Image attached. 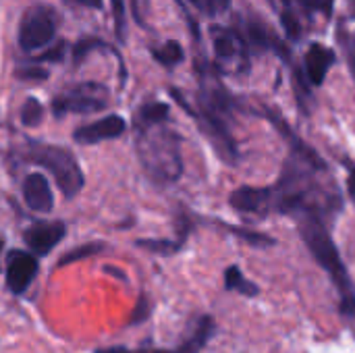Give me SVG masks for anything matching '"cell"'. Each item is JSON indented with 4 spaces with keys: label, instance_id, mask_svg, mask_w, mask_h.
I'll return each mask as SVG.
<instances>
[{
    "label": "cell",
    "instance_id": "6da1fadb",
    "mask_svg": "<svg viewBox=\"0 0 355 353\" xmlns=\"http://www.w3.org/2000/svg\"><path fill=\"white\" fill-rule=\"evenodd\" d=\"M297 233L316 264L331 277L339 293V312L345 318H355V283L333 239V225L320 216L295 218Z\"/></svg>",
    "mask_w": 355,
    "mask_h": 353
},
{
    "label": "cell",
    "instance_id": "7a4b0ae2",
    "mask_svg": "<svg viewBox=\"0 0 355 353\" xmlns=\"http://www.w3.org/2000/svg\"><path fill=\"white\" fill-rule=\"evenodd\" d=\"M137 158L146 177L154 185H173L185 173L181 156V137L173 129H166L162 125L139 131Z\"/></svg>",
    "mask_w": 355,
    "mask_h": 353
},
{
    "label": "cell",
    "instance_id": "3957f363",
    "mask_svg": "<svg viewBox=\"0 0 355 353\" xmlns=\"http://www.w3.org/2000/svg\"><path fill=\"white\" fill-rule=\"evenodd\" d=\"M29 158L52 175L54 185L60 189V193L67 200H73L83 189L85 175H83L77 158L73 156V152H69L67 148L46 146V144L31 146Z\"/></svg>",
    "mask_w": 355,
    "mask_h": 353
},
{
    "label": "cell",
    "instance_id": "277c9868",
    "mask_svg": "<svg viewBox=\"0 0 355 353\" xmlns=\"http://www.w3.org/2000/svg\"><path fill=\"white\" fill-rule=\"evenodd\" d=\"M56 35V15L50 6L27 8L17 31V44L23 52L46 48Z\"/></svg>",
    "mask_w": 355,
    "mask_h": 353
},
{
    "label": "cell",
    "instance_id": "5b68a950",
    "mask_svg": "<svg viewBox=\"0 0 355 353\" xmlns=\"http://www.w3.org/2000/svg\"><path fill=\"white\" fill-rule=\"evenodd\" d=\"M108 106V89L100 83H81L52 100V114H92Z\"/></svg>",
    "mask_w": 355,
    "mask_h": 353
},
{
    "label": "cell",
    "instance_id": "8992f818",
    "mask_svg": "<svg viewBox=\"0 0 355 353\" xmlns=\"http://www.w3.org/2000/svg\"><path fill=\"white\" fill-rule=\"evenodd\" d=\"M212 46L218 64L223 71H248L250 67V48L237 27H212Z\"/></svg>",
    "mask_w": 355,
    "mask_h": 353
},
{
    "label": "cell",
    "instance_id": "52a82bcc",
    "mask_svg": "<svg viewBox=\"0 0 355 353\" xmlns=\"http://www.w3.org/2000/svg\"><path fill=\"white\" fill-rule=\"evenodd\" d=\"M237 29L241 31V35H243V40H245V44H248V48H250V52L252 50H256V52H277L287 64H291L293 69H295V64H293V60H291V50L287 48V44L260 19V17H256V15H248L245 19H241V23L237 21Z\"/></svg>",
    "mask_w": 355,
    "mask_h": 353
},
{
    "label": "cell",
    "instance_id": "ba28073f",
    "mask_svg": "<svg viewBox=\"0 0 355 353\" xmlns=\"http://www.w3.org/2000/svg\"><path fill=\"white\" fill-rule=\"evenodd\" d=\"M229 206L243 216L266 218L275 214L272 208V187H256V185H239L229 193Z\"/></svg>",
    "mask_w": 355,
    "mask_h": 353
},
{
    "label": "cell",
    "instance_id": "9c48e42d",
    "mask_svg": "<svg viewBox=\"0 0 355 353\" xmlns=\"http://www.w3.org/2000/svg\"><path fill=\"white\" fill-rule=\"evenodd\" d=\"M37 268H40L37 256H33L31 252H21V250L10 252L4 268V281L8 291L12 295L25 293L33 283V279L37 277Z\"/></svg>",
    "mask_w": 355,
    "mask_h": 353
},
{
    "label": "cell",
    "instance_id": "30bf717a",
    "mask_svg": "<svg viewBox=\"0 0 355 353\" xmlns=\"http://www.w3.org/2000/svg\"><path fill=\"white\" fill-rule=\"evenodd\" d=\"M281 4H283V10H281L283 25H285L289 37L297 40L304 31L300 15L312 17L316 12H324L327 17H331L335 0H281Z\"/></svg>",
    "mask_w": 355,
    "mask_h": 353
},
{
    "label": "cell",
    "instance_id": "8fae6325",
    "mask_svg": "<svg viewBox=\"0 0 355 353\" xmlns=\"http://www.w3.org/2000/svg\"><path fill=\"white\" fill-rule=\"evenodd\" d=\"M67 235V225L60 221H44L25 229L23 241L33 256H48Z\"/></svg>",
    "mask_w": 355,
    "mask_h": 353
},
{
    "label": "cell",
    "instance_id": "7c38bea8",
    "mask_svg": "<svg viewBox=\"0 0 355 353\" xmlns=\"http://www.w3.org/2000/svg\"><path fill=\"white\" fill-rule=\"evenodd\" d=\"M127 123L121 114H106L104 119H98L94 123L81 125L75 129L73 139L81 146H94V144H102L108 139H116L125 133Z\"/></svg>",
    "mask_w": 355,
    "mask_h": 353
},
{
    "label": "cell",
    "instance_id": "4fadbf2b",
    "mask_svg": "<svg viewBox=\"0 0 355 353\" xmlns=\"http://www.w3.org/2000/svg\"><path fill=\"white\" fill-rule=\"evenodd\" d=\"M21 193H23V202L25 206L35 212V214H48L54 208V193H52V185L46 179L44 173H29L23 179L21 185Z\"/></svg>",
    "mask_w": 355,
    "mask_h": 353
},
{
    "label": "cell",
    "instance_id": "5bb4252c",
    "mask_svg": "<svg viewBox=\"0 0 355 353\" xmlns=\"http://www.w3.org/2000/svg\"><path fill=\"white\" fill-rule=\"evenodd\" d=\"M337 62V52L320 42L310 44L304 56V75L312 87H320L327 81L329 71Z\"/></svg>",
    "mask_w": 355,
    "mask_h": 353
},
{
    "label": "cell",
    "instance_id": "9a60e30c",
    "mask_svg": "<svg viewBox=\"0 0 355 353\" xmlns=\"http://www.w3.org/2000/svg\"><path fill=\"white\" fill-rule=\"evenodd\" d=\"M216 333V322L212 320V316H200L191 335L175 350L171 352H154V353H202V350L210 343V339Z\"/></svg>",
    "mask_w": 355,
    "mask_h": 353
},
{
    "label": "cell",
    "instance_id": "2e32d148",
    "mask_svg": "<svg viewBox=\"0 0 355 353\" xmlns=\"http://www.w3.org/2000/svg\"><path fill=\"white\" fill-rule=\"evenodd\" d=\"M223 283H225V285H223L225 291L239 293V295H243V298H248V300H254V298L260 295V287H258L254 281H250V279L243 275L241 266H237V264H231V266L225 268Z\"/></svg>",
    "mask_w": 355,
    "mask_h": 353
},
{
    "label": "cell",
    "instance_id": "e0dca14e",
    "mask_svg": "<svg viewBox=\"0 0 355 353\" xmlns=\"http://www.w3.org/2000/svg\"><path fill=\"white\" fill-rule=\"evenodd\" d=\"M171 114V106L164 102H148L139 108L137 112V123L141 125V129H150V127H158L162 125Z\"/></svg>",
    "mask_w": 355,
    "mask_h": 353
},
{
    "label": "cell",
    "instance_id": "ac0fdd59",
    "mask_svg": "<svg viewBox=\"0 0 355 353\" xmlns=\"http://www.w3.org/2000/svg\"><path fill=\"white\" fill-rule=\"evenodd\" d=\"M152 54H154V58H156L162 67H166V69H173V67L181 64L183 58H185V52H183L181 44L175 42V40H168L162 48L152 50Z\"/></svg>",
    "mask_w": 355,
    "mask_h": 353
},
{
    "label": "cell",
    "instance_id": "d6986e66",
    "mask_svg": "<svg viewBox=\"0 0 355 353\" xmlns=\"http://www.w3.org/2000/svg\"><path fill=\"white\" fill-rule=\"evenodd\" d=\"M106 246L102 241H89V243H83V246H77L73 250H69L60 260H58V266H69V264H75L79 260H85V258H92L96 254H100Z\"/></svg>",
    "mask_w": 355,
    "mask_h": 353
},
{
    "label": "cell",
    "instance_id": "ffe728a7",
    "mask_svg": "<svg viewBox=\"0 0 355 353\" xmlns=\"http://www.w3.org/2000/svg\"><path fill=\"white\" fill-rule=\"evenodd\" d=\"M227 231H231L237 239L254 246V248H272L277 246V241L270 237V235H264V233H258V231H252V229H243V227H231V225H225Z\"/></svg>",
    "mask_w": 355,
    "mask_h": 353
},
{
    "label": "cell",
    "instance_id": "44dd1931",
    "mask_svg": "<svg viewBox=\"0 0 355 353\" xmlns=\"http://www.w3.org/2000/svg\"><path fill=\"white\" fill-rule=\"evenodd\" d=\"M137 246L158 256H173L183 248L181 241H173V239H141L137 241Z\"/></svg>",
    "mask_w": 355,
    "mask_h": 353
},
{
    "label": "cell",
    "instance_id": "7402d4cb",
    "mask_svg": "<svg viewBox=\"0 0 355 353\" xmlns=\"http://www.w3.org/2000/svg\"><path fill=\"white\" fill-rule=\"evenodd\" d=\"M44 119V106L35 98H27L21 106V123L25 127H37Z\"/></svg>",
    "mask_w": 355,
    "mask_h": 353
},
{
    "label": "cell",
    "instance_id": "603a6c76",
    "mask_svg": "<svg viewBox=\"0 0 355 353\" xmlns=\"http://www.w3.org/2000/svg\"><path fill=\"white\" fill-rule=\"evenodd\" d=\"M337 42L341 44L345 62H347V67H349V73H352L355 83V35L354 33H349L345 27H341V29L337 31Z\"/></svg>",
    "mask_w": 355,
    "mask_h": 353
},
{
    "label": "cell",
    "instance_id": "cb8c5ba5",
    "mask_svg": "<svg viewBox=\"0 0 355 353\" xmlns=\"http://www.w3.org/2000/svg\"><path fill=\"white\" fill-rule=\"evenodd\" d=\"M15 75L23 81H44L48 79V71L46 69H37V67H23V69H17Z\"/></svg>",
    "mask_w": 355,
    "mask_h": 353
},
{
    "label": "cell",
    "instance_id": "d4e9b609",
    "mask_svg": "<svg viewBox=\"0 0 355 353\" xmlns=\"http://www.w3.org/2000/svg\"><path fill=\"white\" fill-rule=\"evenodd\" d=\"M62 52H64V46L58 44L54 48H50L48 52H44L42 56H37V62H44V60H52V62H58L62 58Z\"/></svg>",
    "mask_w": 355,
    "mask_h": 353
},
{
    "label": "cell",
    "instance_id": "484cf974",
    "mask_svg": "<svg viewBox=\"0 0 355 353\" xmlns=\"http://www.w3.org/2000/svg\"><path fill=\"white\" fill-rule=\"evenodd\" d=\"M100 44H102V42H98V40H83V42H79V46L75 48V60L83 58V56L87 54L89 48H96V46H100Z\"/></svg>",
    "mask_w": 355,
    "mask_h": 353
},
{
    "label": "cell",
    "instance_id": "4316f807",
    "mask_svg": "<svg viewBox=\"0 0 355 353\" xmlns=\"http://www.w3.org/2000/svg\"><path fill=\"white\" fill-rule=\"evenodd\" d=\"M347 193L355 206V164H349L347 169Z\"/></svg>",
    "mask_w": 355,
    "mask_h": 353
},
{
    "label": "cell",
    "instance_id": "83f0119b",
    "mask_svg": "<svg viewBox=\"0 0 355 353\" xmlns=\"http://www.w3.org/2000/svg\"><path fill=\"white\" fill-rule=\"evenodd\" d=\"M96 353H131L125 347H104V350H96Z\"/></svg>",
    "mask_w": 355,
    "mask_h": 353
},
{
    "label": "cell",
    "instance_id": "f1b7e54d",
    "mask_svg": "<svg viewBox=\"0 0 355 353\" xmlns=\"http://www.w3.org/2000/svg\"><path fill=\"white\" fill-rule=\"evenodd\" d=\"M212 2H214L216 10H227L229 8V0H212Z\"/></svg>",
    "mask_w": 355,
    "mask_h": 353
},
{
    "label": "cell",
    "instance_id": "f546056e",
    "mask_svg": "<svg viewBox=\"0 0 355 353\" xmlns=\"http://www.w3.org/2000/svg\"><path fill=\"white\" fill-rule=\"evenodd\" d=\"M349 12H352V19H355V0H349Z\"/></svg>",
    "mask_w": 355,
    "mask_h": 353
},
{
    "label": "cell",
    "instance_id": "4dcf8cb0",
    "mask_svg": "<svg viewBox=\"0 0 355 353\" xmlns=\"http://www.w3.org/2000/svg\"><path fill=\"white\" fill-rule=\"evenodd\" d=\"M2 250H4V239H2V235H0V258H2Z\"/></svg>",
    "mask_w": 355,
    "mask_h": 353
},
{
    "label": "cell",
    "instance_id": "1f68e13d",
    "mask_svg": "<svg viewBox=\"0 0 355 353\" xmlns=\"http://www.w3.org/2000/svg\"><path fill=\"white\" fill-rule=\"evenodd\" d=\"M77 2H87V0H77Z\"/></svg>",
    "mask_w": 355,
    "mask_h": 353
}]
</instances>
